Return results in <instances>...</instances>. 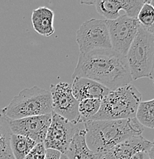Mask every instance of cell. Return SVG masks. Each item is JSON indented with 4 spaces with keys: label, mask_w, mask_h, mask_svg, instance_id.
I'll list each match as a JSON object with an SVG mask.
<instances>
[{
    "label": "cell",
    "mask_w": 154,
    "mask_h": 159,
    "mask_svg": "<svg viewBox=\"0 0 154 159\" xmlns=\"http://www.w3.org/2000/svg\"><path fill=\"white\" fill-rule=\"evenodd\" d=\"M136 118L143 127L154 129V99L140 102Z\"/></svg>",
    "instance_id": "obj_18"
},
{
    "label": "cell",
    "mask_w": 154,
    "mask_h": 159,
    "mask_svg": "<svg viewBox=\"0 0 154 159\" xmlns=\"http://www.w3.org/2000/svg\"><path fill=\"white\" fill-rule=\"evenodd\" d=\"M152 80L154 79V64H153V72H152V74H151V78Z\"/></svg>",
    "instance_id": "obj_27"
},
{
    "label": "cell",
    "mask_w": 154,
    "mask_h": 159,
    "mask_svg": "<svg viewBox=\"0 0 154 159\" xmlns=\"http://www.w3.org/2000/svg\"><path fill=\"white\" fill-rule=\"evenodd\" d=\"M60 159H68V157L66 156V155H64V154H62Z\"/></svg>",
    "instance_id": "obj_26"
},
{
    "label": "cell",
    "mask_w": 154,
    "mask_h": 159,
    "mask_svg": "<svg viewBox=\"0 0 154 159\" xmlns=\"http://www.w3.org/2000/svg\"><path fill=\"white\" fill-rule=\"evenodd\" d=\"M148 154L150 159H154V142H152V145L148 151Z\"/></svg>",
    "instance_id": "obj_24"
},
{
    "label": "cell",
    "mask_w": 154,
    "mask_h": 159,
    "mask_svg": "<svg viewBox=\"0 0 154 159\" xmlns=\"http://www.w3.org/2000/svg\"><path fill=\"white\" fill-rule=\"evenodd\" d=\"M84 77L110 90L130 84L132 80L127 57L113 49H96L80 53L72 78Z\"/></svg>",
    "instance_id": "obj_1"
},
{
    "label": "cell",
    "mask_w": 154,
    "mask_h": 159,
    "mask_svg": "<svg viewBox=\"0 0 154 159\" xmlns=\"http://www.w3.org/2000/svg\"><path fill=\"white\" fill-rule=\"evenodd\" d=\"M3 110L11 120L51 114L52 103L50 91L37 86L22 89Z\"/></svg>",
    "instance_id": "obj_4"
},
{
    "label": "cell",
    "mask_w": 154,
    "mask_h": 159,
    "mask_svg": "<svg viewBox=\"0 0 154 159\" xmlns=\"http://www.w3.org/2000/svg\"><path fill=\"white\" fill-rule=\"evenodd\" d=\"M101 105V99H85L80 101L78 104V113L80 123L83 124L91 120L97 114Z\"/></svg>",
    "instance_id": "obj_19"
},
{
    "label": "cell",
    "mask_w": 154,
    "mask_h": 159,
    "mask_svg": "<svg viewBox=\"0 0 154 159\" xmlns=\"http://www.w3.org/2000/svg\"><path fill=\"white\" fill-rule=\"evenodd\" d=\"M130 159H150L148 151H139L135 152L131 155Z\"/></svg>",
    "instance_id": "obj_23"
},
{
    "label": "cell",
    "mask_w": 154,
    "mask_h": 159,
    "mask_svg": "<svg viewBox=\"0 0 154 159\" xmlns=\"http://www.w3.org/2000/svg\"><path fill=\"white\" fill-rule=\"evenodd\" d=\"M111 47L119 54L127 55L132 42L135 39L140 24L137 19L120 15L114 20H105Z\"/></svg>",
    "instance_id": "obj_7"
},
{
    "label": "cell",
    "mask_w": 154,
    "mask_h": 159,
    "mask_svg": "<svg viewBox=\"0 0 154 159\" xmlns=\"http://www.w3.org/2000/svg\"><path fill=\"white\" fill-rule=\"evenodd\" d=\"M137 19L145 29H147L153 26L154 24V8L149 0L145 1V3L139 11Z\"/></svg>",
    "instance_id": "obj_20"
},
{
    "label": "cell",
    "mask_w": 154,
    "mask_h": 159,
    "mask_svg": "<svg viewBox=\"0 0 154 159\" xmlns=\"http://www.w3.org/2000/svg\"><path fill=\"white\" fill-rule=\"evenodd\" d=\"M80 53L96 49L112 48L105 20L91 19L84 21L76 34Z\"/></svg>",
    "instance_id": "obj_6"
},
{
    "label": "cell",
    "mask_w": 154,
    "mask_h": 159,
    "mask_svg": "<svg viewBox=\"0 0 154 159\" xmlns=\"http://www.w3.org/2000/svg\"><path fill=\"white\" fill-rule=\"evenodd\" d=\"M142 95L132 84L110 90L101 100L98 112L91 120H120L135 118Z\"/></svg>",
    "instance_id": "obj_3"
},
{
    "label": "cell",
    "mask_w": 154,
    "mask_h": 159,
    "mask_svg": "<svg viewBox=\"0 0 154 159\" xmlns=\"http://www.w3.org/2000/svg\"><path fill=\"white\" fill-rule=\"evenodd\" d=\"M83 125L87 147L101 157L127 139L141 135L144 130L136 117L120 120H89Z\"/></svg>",
    "instance_id": "obj_2"
},
{
    "label": "cell",
    "mask_w": 154,
    "mask_h": 159,
    "mask_svg": "<svg viewBox=\"0 0 154 159\" xmlns=\"http://www.w3.org/2000/svg\"><path fill=\"white\" fill-rule=\"evenodd\" d=\"M50 93L52 103V112L75 125L80 123L78 113L79 102L72 93V85L65 82L51 84Z\"/></svg>",
    "instance_id": "obj_9"
},
{
    "label": "cell",
    "mask_w": 154,
    "mask_h": 159,
    "mask_svg": "<svg viewBox=\"0 0 154 159\" xmlns=\"http://www.w3.org/2000/svg\"><path fill=\"white\" fill-rule=\"evenodd\" d=\"M65 155L68 159H102L100 155L93 152L87 147L84 126L77 128Z\"/></svg>",
    "instance_id": "obj_15"
},
{
    "label": "cell",
    "mask_w": 154,
    "mask_h": 159,
    "mask_svg": "<svg viewBox=\"0 0 154 159\" xmlns=\"http://www.w3.org/2000/svg\"><path fill=\"white\" fill-rule=\"evenodd\" d=\"M10 119L0 108V159H15L10 148Z\"/></svg>",
    "instance_id": "obj_16"
},
{
    "label": "cell",
    "mask_w": 154,
    "mask_h": 159,
    "mask_svg": "<svg viewBox=\"0 0 154 159\" xmlns=\"http://www.w3.org/2000/svg\"><path fill=\"white\" fill-rule=\"evenodd\" d=\"M54 11L49 8L45 6L37 8L31 14L33 29L41 35L50 37L54 33Z\"/></svg>",
    "instance_id": "obj_14"
},
{
    "label": "cell",
    "mask_w": 154,
    "mask_h": 159,
    "mask_svg": "<svg viewBox=\"0 0 154 159\" xmlns=\"http://www.w3.org/2000/svg\"><path fill=\"white\" fill-rule=\"evenodd\" d=\"M152 142L142 135H137L127 139L116 145L109 152L102 155V159H130L131 155L139 151H149Z\"/></svg>",
    "instance_id": "obj_12"
},
{
    "label": "cell",
    "mask_w": 154,
    "mask_h": 159,
    "mask_svg": "<svg viewBox=\"0 0 154 159\" xmlns=\"http://www.w3.org/2000/svg\"><path fill=\"white\" fill-rule=\"evenodd\" d=\"M62 154L53 149H46L45 159H60Z\"/></svg>",
    "instance_id": "obj_22"
},
{
    "label": "cell",
    "mask_w": 154,
    "mask_h": 159,
    "mask_svg": "<svg viewBox=\"0 0 154 159\" xmlns=\"http://www.w3.org/2000/svg\"><path fill=\"white\" fill-rule=\"evenodd\" d=\"M51 122V113L31 116L9 122L12 133L32 139L37 144L43 143Z\"/></svg>",
    "instance_id": "obj_10"
},
{
    "label": "cell",
    "mask_w": 154,
    "mask_h": 159,
    "mask_svg": "<svg viewBox=\"0 0 154 159\" xmlns=\"http://www.w3.org/2000/svg\"><path fill=\"white\" fill-rule=\"evenodd\" d=\"M46 148L44 143L37 144L24 159H45Z\"/></svg>",
    "instance_id": "obj_21"
},
{
    "label": "cell",
    "mask_w": 154,
    "mask_h": 159,
    "mask_svg": "<svg viewBox=\"0 0 154 159\" xmlns=\"http://www.w3.org/2000/svg\"><path fill=\"white\" fill-rule=\"evenodd\" d=\"M37 145L35 141L28 137L12 134L10 148L15 159H24Z\"/></svg>",
    "instance_id": "obj_17"
},
{
    "label": "cell",
    "mask_w": 154,
    "mask_h": 159,
    "mask_svg": "<svg viewBox=\"0 0 154 159\" xmlns=\"http://www.w3.org/2000/svg\"><path fill=\"white\" fill-rule=\"evenodd\" d=\"M77 128V125L52 112L50 126L43 142L45 148L65 155Z\"/></svg>",
    "instance_id": "obj_8"
},
{
    "label": "cell",
    "mask_w": 154,
    "mask_h": 159,
    "mask_svg": "<svg viewBox=\"0 0 154 159\" xmlns=\"http://www.w3.org/2000/svg\"><path fill=\"white\" fill-rule=\"evenodd\" d=\"M149 1H150V3L152 5V6H153V7L154 8V0H149ZM147 30L149 31V32H150L151 34H153L154 35V24L153 25V26H151V27L149 28V29H147Z\"/></svg>",
    "instance_id": "obj_25"
},
{
    "label": "cell",
    "mask_w": 154,
    "mask_h": 159,
    "mask_svg": "<svg viewBox=\"0 0 154 159\" xmlns=\"http://www.w3.org/2000/svg\"><path fill=\"white\" fill-rule=\"evenodd\" d=\"M83 4L94 5L97 12L105 18V20H114L120 16L123 10L128 17L137 19L138 13L145 0H104V1H85Z\"/></svg>",
    "instance_id": "obj_11"
},
{
    "label": "cell",
    "mask_w": 154,
    "mask_h": 159,
    "mask_svg": "<svg viewBox=\"0 0 154 159\" xmlns=\"http://www.w3.org/2000/svg\"><path fill=\"white\" fill-rule=\"evenodd\" d=\"M72 93L78 102L85 99H102L109 93L110 89L99 83L84 77L73 79Z\"/></svg>",
    "instance_id": "obj_13"
},
{
    "label": "cell",
    "mask_w": 154,
    "mask_h": 159,
    "mask_svg": "<svg viewBox=\"0 0 154 159\" xmlns=\"http://www.w3.org/2000/svg\"><path fill=\"white\" fill-rule=\"evenodd\" d=\"M153 80V84H154V79Z\"/></svg>",
    "instance_id": "obj_28"
},
{
    "label": "cell",
    "mask_w": 154,
    "mask_h": 159,
    "mask_svg": "<svg viewBox=\"0 0 154 159\" xmlns=\"http://www.w3.org/2000/svg\"><path fill=\"white\" fill-rule=\"evenodd\" d=\"M126 57L132 80L151 78L154 64V35L141 25Z\"/></svg>",
    "instance_id": "obj_5"
}]
</instances>
